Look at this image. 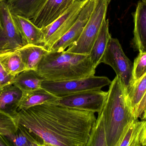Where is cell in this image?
I'll return each instance as SVG.
<instances>
[{
    "label": "cell",
    "instance_id": "6da1fadb",
    "mask_svg": "<svg viewBox=\"0 0 146 146\" xmlns=\"http://www.w3.org/2000/svg\"><path fill=\"white\" fill-rule=\"evenodd\" d=\"M44 146H86L95 113L46 103L18 112L15 117Z\"/></svg>",
    "mask_w": 146,
    "mask_h": 146
},
{
    "label": "cell",
    "instance_id": "7a4b0ae2",
    "mask_svg": "<svg viewBox=\"0 0 146 146\" xmlns=\"http://www.w3.org/2000/svg\"><path fill=\"white\" fill-rule=\"evenodd\" d=\"M102 112L107 146H119L125 130L135 117L127 89L120 77H115L110 85Z\"/></svg>",
    "mask_w": 146,
    "mask_h": 146
},
{
    "label": "cell",
    "instance_id": "3957f363",
    "mask_svg": "<svg viewBox=\"0 0 146 146\" xmlns=\"http://www.w3.org/2000/svg\"><path fill=\"white\" fill-rule=\"evenodd\" d=\"M36 71L47 81H64L93 76L96 69L89 55L63 51H49L42 58Z\"/></svg>",
    "mask_w": 146,
    "mask_h": 146
},
{
    "label": "cell",
    "instance_id": "277c9868",
    "mask_svg": "<svg viewBox=\"0 0 146 146\" xmlns=\"http://www.w3.org/2000/svg\"><path fill=\"white\" fill-rule=\"evenodd\" d=\"M111 0H97L95 7L78 40L68 48L66 51L89 55L100 29L106 20L107 9Z\"/></svg>",
    "mask_w": 146,
    "mask_h": 146
},
{
    "label": "cell",
    "instance_id": "5b68a950",
    "mask_svg": "<svg viewBox=\"0 0 146 146\" xmlns=\"http://www.w3.org/2000/svg\"><path fill=\"white\" fill-rule=\"evenodd\" d=\"M110 80L106 76L93 75L88 78L64 81H44L41 87L58 97L89 91L101 90L110 85Z\"/></svg>",
    "mask_w": 146,
    "mask_h": 146
},
{
    "label": "cell",
    "instance_id": "8992f818",
    "mask_svg": "<svg viewBox=\"0 0 146 146\" xmlns=\"http://www.w3.org/2000/svg\"><path fill=\"white\" fill-rule=\"evenodd\" d=\"M26 45L7 1H0V55L19 50Z\"/></svg>",
    "mask_w": 146,
    "mask_h": 146
},
{
    "label": "cell",
    "instance_id": "52a82bcc",
    "mask_svg": "<svg viewBox=\"0 0 146 146\" xmlns=\"http://www.w3.org/2000/svg\"><path fill=\"white\" fill-rule=\"evenodd\" d=\"M88 0H77L60 17L41 28L44 37V47L49 51L52 45L70 29Z\"/></svg>",
    "mask_w": 146,
    "mask_h": 146
},
{
    "label": "cell",
    "instance_id": "ba28073f",
    "mask_svg": "<svg viewBox=\"0 0 146 146\" xmlns=\"http://www.w3.org/2000/svg\"><path fill=\"white\" fill-rule=\"evenodd\" d=\"M107 95L108 91L101 89L89 90L60 97L50 103L98 114L103 110Z\"/></svg>",
    "mask_w": 146,
    "mask_h": 146
},
{
    "label": "cell",
    "instance_id": "9c48e42d",
    "mask_svg": "<svg viewBox=\"0 0 146 146\" xmlns=\"http://www.w3.org/2000/svg\"><path fill=\"white\" fill-rule=\"evenodd\" d=\"M102 63L114 69L127 90L133 83V64L125 55L117 39L111 38Z\"/></svg>",
    "mask_w": 146,
    "mask_h": 146
},
{
    "label": "cell",
    "instance_id": "30bf717a",
    "mask_svg": "<svg viewBox=\"0 0 146 146\" xmlns=\"http://www.w3.org/2000/svg\"><path fill=\"white\" fill-rule=\"evenodd\" d=\"M97 0H88L72 26L50 48L49 51H62L74 43L81 35L95 7Z\"/></svg>",
    "mask_w": 146,
    "mask_h": 146
},
{
    "label": "cell",
    "instance_id": "8fae6325",
    "mask_svg": "<svg viewBox=\"0 0 146 146\" xmlns=\"http://www.w3.org/2000/svg\"><path fill=\"white\" fill-rule=\"evenodd\" d=\"M77 0H47L36 14L31 19L40 28L51 24Z\"/></svg>",
    "mask_w": 146,
    "mask_h": 146
},
{
    "label": "cell",
    "instance_id": "7c38bea8",
    "mask_svg": "<svg viewBox=\"0 0 146 146\" xmlns=\"http://www.w3.org/2000/svg\"><path fill=\"white\" fill-rule=\"evenodd\" d=\"M133 43L139 52H146V0H140L134 13Z\"/></svg>",
    "mask_w": 146,
    "mask_h": 146
},
{
    "label": "cell",
    "instance_id": "4fadbf2b",
    "mask_svg": "<svg viewBox=\"0 0 146 146\" xmlns=\"http://www.w3.org/2000/svg\"><path fill=\"white\" fill-rule=\"evenodd\" d=\"M13 16L14 21L27 44L44 47V37L41 28L25 17L16 15H13Z\"/></svg>",
    "mask_w": 146,
    "mask_h": 146
},
{
    "label": "cell",
    "instance_id": "5bb4252c",
    "mask_svg": "<svg viewBox=\"0 0 146 146\" xmlns=\"http://www.w3.org/2000/svg\"><path fill=\"white\" fill-rule=\"evenodd\" d=\"M23 92L13 84L6 86L0 92V111L15 118Z\"/></svg>",
    "mask_w": 146,
    "mask_h": 146
},
{
    "label": "cell",
    "instance_id": "9a60e30c",
    "mask_svg": "<svg viewBox=\"0 0 146 146\" xmlns=\"http://www.w3.org/2000/svg\"><path fill=\"white\" fill-rule=\"evenodd\" d=\"M146 120L135 119L127 127L119 146H146Z\"/></svg>",
    "mask_w": 146,
    "mask_h": 146
},
{
    "label": "cell",
    "instance_id": "2e32d148",
    "mask_svg": "<svg viewBox=\"0 0 146 146\" xmlns=\"http://www.w3.org/2000/svg\"><path fill=\"white\" fill-rule=\"evenodd\" d=\"M111 37L109 31V21L107 19L104 22L89 54L92 65L95 69L102 63L106 50Z\"/></svg>",
    "mask_w": 146,
    "mask_h": 146
},
{
    "label": "cell",
    "instance_id": "e0dca14e",
    "mask_svg": "<svg viewBox=\"0 0 146 146\" xmlns=\"http://www.w3.org/2000/svg\"><path fill=\"white\" fill-rule=\"evenodd\" d=\"M47 0H7L8 6L13 15L31 19Z\"/></svg>",
    "mask_w": 146,
    "mask_h": 146
},
{
    "label": "cell",
    "instance_id": "ac0fdd59",
    "mask_svg": "<svg viewBox=\"0 0 146 146\" xmlns=\"http://www.w3.org/2000/svg\"><path fill=\"white\" fill-rule=\"evenodd\" d=\"M44 81L36 70L26 69L15 76L13 84L25 92L40 89Z\"/></svg>",
    "mask_w": 146,
    "mask_h": 146
},
{
    "label": "cell",
    "instance_id": "d6986e66",
    "mask_svg": "<svg viewBox=\"0 0 146 146\" xmlns=\"http://www.w3.org/2000/svg\"><path fill=\"white\" fill-rule=\"evenodd\" d=\"M58 98L49 92L41 87L40 89L23 92L19 105V110H25L46 103H51Z\"/></svg>",
    "mask_w": 146,
    "mask_h": 146
},
{
    "label": "cell",
    "instance_id": "ffe728a7",
    "mask_svg": "<svg viewBox=\"0 0 146 146\" xmlns=\"http://www.w3.org/2000/svg\"><path fill=\"white\" fill-rule=\"evenodd\" d=\"M26 69L36 70L42 58L48 51L43 46L28 44L19 50Z\"/></svg>",
    "mask_w": 146,
    "mask_h": 146
},
{
    "label": "cell",
    "instance_id": "44dd1931",
    "mask_svg": "<svg viewBox=\"0 0 146 146\" xmlns=\"http://www.w3.org/2000/svg\"><path fill=\"white\" fill-rule=\"evenodd\" d=\"M9 143L12 146H44L39 137L19 123Z\"/></svg>",
    "mask_w": 146,
    "mask_h": 146
},
{
    "label": "cell",
    "instance_id": "7402d4cb",
    "mask_svg": "<svg viewBox=\"0 0 146 146\" xmlns=\"http://www.w3.org/2000/svg\"><path fill=\"white\" fill-rule=\"evenodd\" d=\"M0 63L9 74L15 77L26 70L18 50L0 55Z\"/></svg>",
    "mask_w": 146,
    "mask_h": 146
},
{
    "label": "cell",
    "instance_id": "603a6c76",
    "mask_svg": "<svg viewBox=\"0 0 146 146\" xmlns=\"http://www.w3.org/2000/svg\"><path fill=\"white\" fill-rule=\"evenodd\" d=\"M98 115L91 129L86 146H107L103 113L101 111Z\"/></svg>",
    "mask_w": 146,
    "mask_h": 146
},
{
    "label": "cell",
    "instance_id": "cb8c5ba5",
    "mask_svg": "<svg viewBox=\"0 0 146 146\" xmlns=\"http://www.w3.org/2000/svg\"><path fill=\"white\" fill-rule=\"evenodd\" d=\"M127 91L131 105L135 114L146 93V73L139 79L135 81Z\"/></svg>",
    "mask_w": 146,
    "mask_h": 146
},
{
    "label": "cell",
    "instance_id": "d4e9b609",
    "mask_svg": "<svg viewBox=\"0 0 146 146\" xmlns=\"http://www.w3.org/2000/svg\"><path fill=\"white\" fill-rule=\"evenodd\" d=\"M18 125L15 118L0 111V134L9 142L17 130Z\"/></svg>",
    "mask_w": 146,
    "mask_h": 146
},
{
    "label": "cell",
    "instance_id": "484cf974",
    "mask_svg": "<svg viewBox=\"0 0 146 146\" xmlns=\"http://www.w3.org/2000/svg\"><path fill=\"white\" fill-rule=\"evenodd\" d=\"M146 73V52H139L133 65V78L136 80Z\"/></svg>",
    "mask_w": 146,
    "mask_h": 146
},
{
    "label": "cell",
    "instance_id": "4316f807",
    "mask_svg": "<svg viewBox=\"0 0 146 146\" xmlns=\"http://www.w3.org/2000/svg\"><path fill=\"white\" fill-rule=\"evenodd\" d=\"M15 77L9 74L0 63V92L6 86L13 84Z\"/></svg>",
    "mask_w": 146,
    "mask_h": 146
},
{
    "label": "cell",
    "instance_id": "83f0119b",
    "mask_svg": "<svg viewBox=\"0 0 146 146\" xmlns=\"http://www.w3.org/2000/svg\"><path fill=\"white\" fill-rule=\"evenodd\" d=\"M135 115L137 119L146 120V93L139 105Z\"/></svg>",
    "mask_w": 146,
    "mask_h": 146
},
{
    "label": "cell",
    "instance_id": "f1b7e54d",
    "mask_svg": "<svg viewBox=\"0 0 146 146\" xmlns=\"http://www.w3.org/2000/svg\"><path fill=\"white\" fill-rule=\"evenodd\" d=\"M0 146H10L9 142L1 134H0Z\"/></svg>",
    "mask_w": 146,
    "mask_h": 146
},
{
    "label": "cell",
    "instance_id": "f546056e",
    "mask_svg": "<svg viewBox=\"0 0 146 146\" xmlns=\"http://www.w3.org/2000/svg\"><path fill=\"white\" fill-rule=\"evenodd\" d=\"M145 133H146V125H145Z\"/></svg>",
    "mask_w": 146,
    "mask_h": 146
},
{
    "label": "cell",
    "instance_id": "4dcf8cb0",
    "mask_svg": "<svg viewBox=\"0 0 146 146\" xmlns=\"http://www.w3.org/2000/svg\"><path fill=\"white\" fill-rule=\"evenodd\" d=\"M3 1V0H0V1Z\"/></svg>",
    "mask_w": 146,
    "mask_h": 146
},
{
    "label": "cell",
    "instance_id": "1f68e13d",
    "mask_svg": "<svg viewBox=\"0 0 146 146\" xmlns=\"http://www.w3.org/2000/svg\"><path fill=\"white\" fill-rule=\"evenodd\" d=\"M5 1H6V0H5Z\"/></svg>",
    "mask_w": 146,
    "mask_h": 146
}]
</instances>
